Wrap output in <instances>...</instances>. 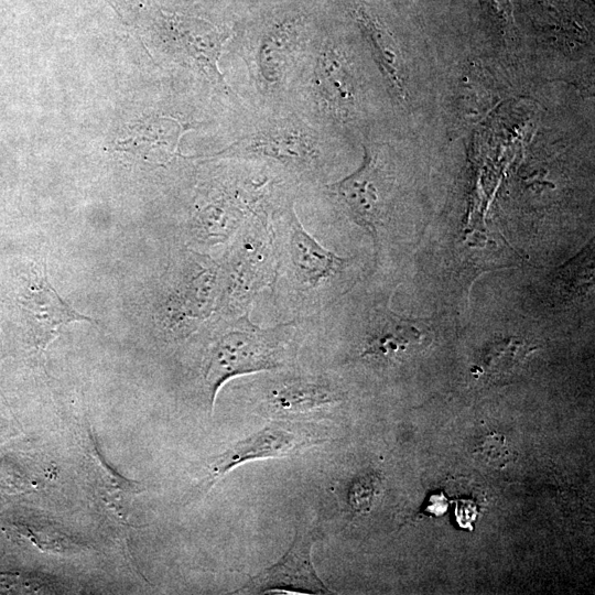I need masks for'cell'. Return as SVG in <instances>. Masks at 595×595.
<instances>
[{
	"mask_svg": "<svg viewBox=\"0 0 595 595\" xmlns=\"http://www.w3.org/2000/svg\"><path fill=\"white\" fill-rule=\"evenodd\" d=\"M372 326L365 343L363 357L396 358L407 349L414 331L411 323L391 312L382 314Z\"/></svg>",
	"mask_w": 595,
	"mask_h": 595,
	"instance_id": "cell-13",
	"label": "cell"
},
{
	"mask_svg": "<svg viewBox=\"0 0 595 595\" xmlns=\"http://www.w3.org/2000/svg\"><path fill=\"white\" fill-rule=\"evenodd\" d=\"M231 1H234V7H237L241 4L240 2H244L245 6H249L248 2L251 0H231Z\"/></svg>",
	"mask_w": 595,
	"mask_h": 595,
	"instance_id": "cell-17",
	"label": "cell"
},
{
	"mask_svg": "<svg viewBox=\"0 0 595 595\" xmlns=\"http://www.w3.org/2000/svg\"><path fill=\"white\" fill-rule=\"evenodd\" d=\"M365 139L363 161L354 172L309 190L320 192L322 198L364 228L377 244L390 205L393 180L388 165L392 148L387 142Z\"/></svg>",
	"mask_w": 595,
	"mask_h": 595,
	"instance_id": "cell-5",
	"label": "cell"
},
{
	"mask_svg": "<svg viewBox=\"0 0 595 595\" xmlns=\"http://www.w3.org/2000/svg\"><path fill=\"white\" fill-rule=\"evenodd\" d=\"M338 393L327 383L302 378L285 380L271 389L270 407L281 413H302L337 402Z\"/></svg>",
	"mask_w": 595,
	"mask_h": 595,
	"instance_id": "cell-12",
	"label": "cell"
},
{
	"mask_svg": "<svg viewBox=\"0 0 595 595\" xmlns=\"http://www.w3.org/2000/svg\"><path fill=\"white\" fill-rule=\"evenodd\" d=\"M25 309L30 316L35 339L41 345L53 340L62 326L72 322L94 320L72 307L51 284L46 273L37 275L29 290Z\"/></svg>",
	"mask_w": 595,
	"mask_h": 595,
	"instance_id": "cell-11",
	"label": "cell"
},
{
	"mask_svg": "<svg viewBox=\"0 0 595 595\" xmlns=\"http://www.w3.org/2000/svg\"><path fill=\"white\" fill-rule=\"evenodd\" d=\"M376 478L365 476L354 482L348 491V502L353 509L365 512L371 507L376 496Z\"/></svg>",
	"mask_w": 595,
	"mask_h": 595,
	"instance_id": "cell-14",
	"label": "cell"
},
{
	"mask_svg": "<svg viewBox=\"0 0 595 595\" xmlns=\"http://www.w3.org/2000/svg\"><path fill=\"white\" fill-rule=\"evenodd\" d=\"M345 9L365 37L387 85L400 102H405L409 94V74L397 35L376 9L365 0H346Z\"/></svg>",
	"mask_w": 595,
	"mask_h": 595,
	"instance_id": "cell-8",
	"label": "cell"
},
{
	"mask_svg": "<svg viewBox=\"0 0 595 595\" xmlns=\"http://www.w3.org/2000/svg\"><path fill=\"white\" fill-rule=\"evenodd\" d=\"M495 25L501 30H512L513 17L510 0H482Z\"/></svg>",
	"mask_w": 595,
	"mask_h": 595,
	"instance_id": "cell-16",
	"label": "cell"
},
{
	"mask_svg": "<svg viewBox=\"0 0 595 595\" xmlns=\"http://www.w3.org/2000/svg\"><path fill=\"white\" fill-rule=\"evenodd\" d=\"M478 452L487 463L493 465L504 466L510 459V452L504 436L499 434L484 437Z\"/></svg>",
	"mask_w": 595,
	"mask_h": 595,
	"instance_id": "cell-15",
	"label": "cell"
},
{
	"mask_svg": "<svg viewBox=\"0 0 595 595\" xmlns=\"http://www.w3.org/2000/svg\"><path fill=\"white\" fill-rule=\"evenodd\" d=\"M348 139L290 109L249 108L213 158H239L268 165L300 193L327 183Z\"/></svg>",
	"mask_w": 595,
	"mask_h": 595,
	"instance_id": "cell-2",
	"label": "cell"
},
{
	"mask_svg": "<svg viewBox=\"0 0 595 595\" xmlns=\"http://www.w3.org/2000/svg\"><path fill=\"white\" fill-rule=\"evenodd\" d=\"M314 541L313 531L296 532L285 554L277 563L253 576L239 591L242 593H329V589L317 576L311 561V549Z\"/></svg>",
	"mask_w": 595,
	"mask_h": 595,
	"instance_id": "cell-9",
	"label": "cell"
},
{
	"mask_svg": "<svg viewBox=\"0 0 595 595\" xmlns=\"http://www.w3.org/2000/svg\"><path fill=\"white\" fill-rule=\"evenodd\" d=\"M294 201L280 204L272 212L271 219L284 235L283 253H278L277 273L283 271L289 286L304 301L324 294L337 284L353 259L339 257L320 244L300 221Z\"/></svg>",
	"mask_w": 595,
	"mask_h": 595,
	"instance_id": "cell-6",
	"label": "cell"
},
{
	"mask_svg": "<svg viewBox=\"0 0 595 595\" xmlns=\"http://www.w3.org/2000/svg\"><path fill=\"white\" fill-rule=\"evenodd\" d=\"M292 322L261 328L249 320V313L235 316L218 334L205 369V381L214 407L220 388L230 379L270 371L281 366L282 340Z\"/></svg>",
	"mask_w": 595,
	"mask_h": 595,
	"instance_id": "cell-7",
	"label": "cell"
},
{
	"mask_svg": "<svg viewBox=\"0 0 595 595\" xmlns=\"http://www.w3.org/2000/svg\"><path fill=\"white\" fill-rule=\"evenodd\" d=\"M398 1L403 2V3H408V2H410L411 0H398Z\"/></svg>",
	"mask_w": 595,
	"mask_h": 595,
	"instance_id": "cell-18",
	"label": "cell"
},
{
	"mask_svg": "<svg viewBox=\"0 0 595 595\" xmlns=\"http://www.w3.org/2000/svg\"><path fill=\"white\" fill-rule=\"evenodd\" d=\"M366 102L365 79L354 48L321 23L286 108L350 139L354 131H360Z\"/></svg>",
	"mask_w": 595,
	"mask_h": 595,
	"instance_id": "cell-3",
	"label": "cell"
},
{
	"mask_svg": "<svg viewBox=\"0 0 595 595\" xmlns=\"http://www.w3.org/2000/svg\"><path fill=\"white\" fill-rule=\"evenodd\" d=\"M314 443L315 441L304 432L280 423L269 424L238 441L216 459L212 466L213 482L244 463L285 457Z\"/></svg>",
	"mask_w": 595,
	"mask_h": 595,
	"instance_id": "cell-10",
	"label": "cell"
},
{
	"mask_svg": "<svg viewBox=\"0 0 595 595\" xmlns=\"http://www.w3.org/2000/svg\"><path fill=\"white\" fill-rule=\"evenodd\" d=\"M321 23L302 7L274 10L248 23L234 22L224 55L234 68L230 86L249 108L288 109Z\"/></svg>",
	"mask_w": 595,
	"mask_h": 595,
	"instance_id": "cell-1",
	"label": "cell"
},
{
	"mask_svg": "<svg viewBox=\"0 0 595 595\" xmlns=\"http://www.w3.org/2000/svg\"><path fill=\"white\" fill-rule=\"evenodd\" d=\"M275 208L252 215L234 236L228 250L221 301L234 317L248 313L256 294L274 284L278 250L271 215Z\"/></svg>",
	"mask_w": 595,
	"mask_h": 595,
	"instance_id": "cell-4",
	"label": "cell"
}]
</instances>
